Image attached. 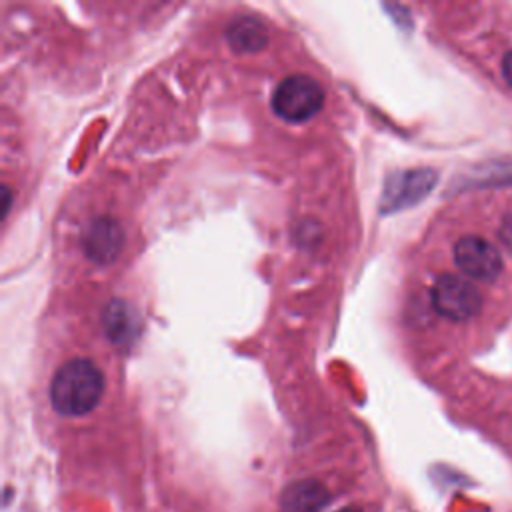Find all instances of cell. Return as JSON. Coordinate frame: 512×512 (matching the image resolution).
Returning a JSON list of instances; mask_svg holds the SVG:
<instances>
[{
	"mask_svg": "<svg viewBox=\"0 0 512 512\" xmlns=\"http://www.w3.org/2000/svg\"><path fill=\"white\" fill-rule=\"evenodd\" d=\"M104 392V374L90 358H70L52 376L50 404L60 416L92 412Z\"/></svg>",
	"mask_w": 512,
	"mask_h": 512,
	"instance_id": "6da1fadb",
	"label": "cell"
},
{
	"mask_svg": "<svg viewBox=\"0 0 512 512\" xmlns=\"http://www.w3.org/2000/svg\"><path fill=\"white\" fill-rule=\"evenodd\" d=\"M272 112L286 122H306L324 106L322 86L306 74H292L278 82L270 100Z\"/></svg>",
	"mask_w": 512,
	"mask_h": 512,
	"instance_id": "7a4b0ae2",
	"label": "cell"
},
{
	"mask_svg": "<svg viewBox=\"0 0 512 512\" xmlns=\"http://www.w3.org/2000/svg\"><path fill=\"white\" fill-rule=\"evenodd\" d=\"M432 308L446 320L466 322L480 314L482 294L466 278L458 274H442L430 288Z\"/></svg>",
	"mask_w": 512,
	"mask_h": 512,
	"instance_id": "3957f363",
	"label": "cell"
},
{
	"mask_svg": "<svg viewBox=\"0 0 512 512\" xmlns=\"http://www.w3.org/2000/svg\"><path fill=\"white\" fill-rule=\"evenodd\" d=\"M454 264L472 280L492 282L502 272V254L482 236H462L454 244Z\"/></svg>",
	"mask_w": 512,
	"mask_h": 512,
	"instance_id": "277c9868",
	"label": "cell"
},
{
	"mask_svg": "<svg viewBox=\"0 0 512 512\" xmlns=\"http://www.w3.org/2000/svg\"><path fill=\"white\" fill-rule=\"evenodd\" d=\"M122 230L116 220L98 218L84 232V252L96 264H108L122 248Z\"/></svg>",
	"mask_w": 512,
	"mask_h": 512,
	"instance_id": "5b68a950",
	"label": "cell"
},
{
	"mask_svg": "<svg viewBox=\"0 0 512 512\" xmlns=\"http://www.w3.org/2000/svg\"><path fill=\"white\" fill-rule=\"evenodd\" d=\"M226 40L236 52H256L268 44V28L252 16H240L226 28Z\"/></svg>",
	"mask_w": 512,
	"mask_h": 512,
	"instance_id": "8992f818",
	"label": "cell"
},
{
	"mask_svg": "<svg viewBox=\"0 0 512 512\" xmlns=\"http://www.w3.org/2000/svg\"><path fill=\"white\" fill-rule=\"evenodd\" d=\"M326 502V492L316 482H296L286 488L282 498L284 512H318Z\"/></svg>",
	"mask_w": 512,
	"mask_h": 512,
	"instance_id": "52a82bcc",
	"label": "cell"
},
{
	"mask_svg": "<svg viewBox=\"0 0 512 512\" xmlns=\"http://www.w3.org/2000/svg\"><path fill=\"white\" fill-rule=\"evenodd\" d=\"M434 184V174L428 170H418L410 174H402L398 180V186L394 190L386 192V206H402L406 202H414L420 196L426 194V190Z\"/></svg>",
	"mask_w": 512,
	"mask_h": 512,
	"instance_id": "ba28073f",
	"label": "cell"
},
{
	"mask_svg": "<svg viewBox=\"0 0 512 512\" xmlns=\"http://www.w3.org/2000/svg\"><path fill=\"white\" fill-rule=\"evenodd\" d=\"M502 76H504L506 84L512 88V50L506 52L502 58Z\"/></svg>",
	"mask_w": 512,
	"mask_h": 512,
	"instance_id": "9c48e42d",
	"label": "cell"
},
{
	"mask_svg": "<svg viewBox=\"0 0 512 512\" xmlns=\"http://www.w3.org/2000/svg\"><path fill=\"white\" fill-rule=\"evenodd\" d=\"M500 236H502V242L512 250V216L504 220V224L500 228Z\"/></svg>",
	"mask_w": 512,
	"mask_h": 512,
	"instance_id": "30bf717a",
	"label": "cell"
},
{
	"mask_svg": "<svg viewBox=\"0 0 512 512\" xmlns=\"http://www.w3.org/2000/svg\"><path fill=\"white\" fill-rule=\"evenodd\" d=\"M2 196H4V200H2V218H6V214L10 210V200H12V192H10L8 186L2 188Z\"/></svg>",
	"mask_w": 512,
	"mask_h": 512,
	"instance_id": "8fae6325",
	"label": "cell"
},
{
	"mask_svg": "<svg viewBox=\"0 0 512 512\" xmlns=\"http://www.w3.org/2000/svg\"><path fill=\"white\" fill-rule=\"evenodd\" d=\"M340 512H360V510H356V508H344V510H340Z\"/></svg>",
	"mask_w": 512,
	"mask_h": 512,
	"instance_id": "7c38bea8",
	"label": "cell"
}]
</instances>
